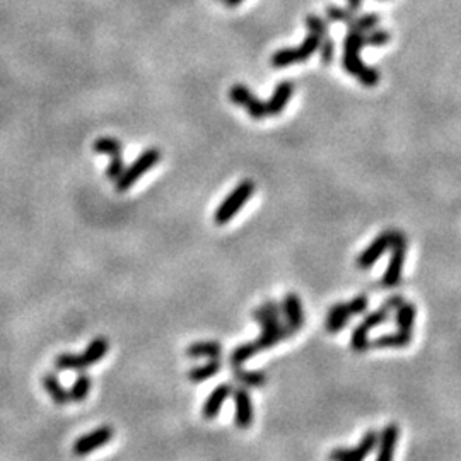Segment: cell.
<instances>
[{
  "label": "cell",
  "mask_w": 461,
  "mask_h": 461,
  "mask_svg": "<svg viewBox=\"0 0 461 461\" xmlns=\"http://www.w3.org/2000/svg\"><path fill=\"white\" fill-rule=\"evenodd\" d=\"M251 316L262 327V335L253 342L258 352L267 350V348L274 347L275 343L282 342V340L289 339L292 335L289 325H284L281 321V306L274 303V301H269V303L260 306L258 309H255Z\"/></svg>",
  "instance_id": "1"
},
{
  "label": "cell",
  "mask_w": 461,
  "mask_h": 461,
  "mask_svg": "<svg viewBox=\"0 0 461 461\" xmlns=\"http://www.w3.org/2000/svg\"><path fill=\"white\" fill-rule=\"evenodd\" d=\"M402 301L404 299H402L400 296L390 297V299L386 301L381 308H378L376 311L371 313V315H367L362 321H360L357 327L354 328V332H352V339H350V346L355 352H364L369 348V339H367L369 332L373 330V328L379 327V325L385 323V321L390 318V313L393 311V309L397 308Z\"/></svg>",
  "instance_id": "2"
},
{
  "label": "cell",
  "mask_w": 461,
  "mask_h": 461,
  "mask_svg": "<svg viewBox=\"0 0 461 461\" xmlns=\"http://www.w3.org/2000/svg\"><path fill=\"white\" fill-rule=\"evenodd\" d=\"M159 162H161V150L159 149L150 147V149L141 153L129 168L123 169V173L120 174L118 180L115 181V190L120 193L130 190L146 173H149Z\"/></svg>",
  "instance_id": "3"
},
{
  "label": "cell",
  "mask_w": 461,
  "mask_h": 461,
  "mask_svg": "<svg viewBox=\"0 0 461 461\" xmlns=\"http://www.w3.org/2000/svg\"><path fill=\"white\" fill-rule=\"evenodd\" d=\"M253 193H255L253 181H250V180L241 181V183H239L238 187L232 190L229 195L222 200V204L217 207V211L214 214L215 224L224 226V224L229 222L232 217L238 214L243 207H245V204L250 200V197L253 195Z\"/></svg>",
  "instance_id": "4"
},
{
  "label": "cell",
  "mask_w": 461,
  "mask_h": 461,
  "mask_svg": "<svg viewBox=\"0 0 461 461\" xmlns=\"http://www.w3.org/2000/svg\"><path fill=\"white\" fill-rule=\"evenodd\" d=\"M391 257L386 267V272L381 278L383 288H395L400 284L402 274H404V265L406 258V238L400 231H395L393 241H391Z\"/></svg>",
  "instance_id": "5"
},
{
  "label": "cell",
  "mask_w": 461,
  "mask_h": 461,
  "mask_svg": "<svg viewBox=\"0 0 461 461\" xmlns=\"http://www.w3.org/2000/svg\"><path fill=\"white\" fill-rule=\"evenodd\" d=\"M367 304H369L367 303V297L362 296V294L354 297L350 303L333 304L327 316V332L336 333L342 330L352 316L362 315V313L366 311Z\"/></svg>",
  "instance_id": "6"
},
{
  "label": "cell",
  "mask_w": 461,
  "mask_h": 461,
  "mask_svg": "<svg viewBox=\"0 0 461 461\" xmlns=\"http://www.w3.org/2000/svg\"><path fill=\"white\" fill-rule=\"evenodd\" d=\"M379 436L376 431H367L355 448H335L330 453V461H364L378 446Z\"/></svg>",
  "instance_id": "7"
},
{
  "label": "cell",
  "mask_w": 461,
  "mask_h": 461,
  "mask_svg": "<svg viewBox=\"0 0 461 461\" xmlns=\"http://www.w3.org/2000/svg\"><path fill=\"white\" fill-rule=\"evenodd\" d=\"M111 439H113V429H111L110 425H103V427H98L92 432H87L84 434V436H80L79 439L73 443L72 451L73 455L83 458V456H87L91 455V453H94L96 449L106 446Z\"/></svg>",
  "instance_id": "8"
},
{
  "label": "cell",
  "mask_w": 461,
  "mask_h": 461,
  "mask_svg": "<svg viewBox=\"0 0 461 461\" xmlns=\"http://www.w3.org/2000/svg\"><path fill=\"white\" fill-rule=\"evenodd\" d=\"M393 236H395V231H385V232H381L378 238H374L373 241H371V245L359 255L357 260H355V265H357V269H360V270L371 269V267H373L374 263L383 257V253H385L386 250H390L391 241H393Z\"/></svg>",
  "instance_id": "9"
},
{
  "label": "cell",
  "mask_w": 461,
  "mask_h": 461,
  "mask_svg": "<svg viewBox=\"0 0 461 461\" xmlns=\"http://www.w3.org/2000/svg\"><path fill=\"white\" fill-rule=\"evenodd\" d=\"M342 65L348 73L357 77L364 86L373 87L376 84H379V79H381L379 71L378 69L367 67V65L359 58V53H343Z\"/></svg>",
  "instance_id": "10"
},
{
  "label": "cell",
  "mask_w": 461,
  "mask_h": 461,
  "mask_svg": "<svg viewBox=\"0 0 461 461\" xmlns=\"http://www.w3.org/2000/svg\"><path fill=\"white\" fill-rule=\"evenodd\" d=\"M234 424L239 429H248L253 424V402L246 390H234Z\"/></svg>",
  "instance_id": "11"
},
{
  "label": "cell",
  "mask_w": 461,
  "mask_h": 461,
  "mask_svg": "<svg viewBox=\"0 0 461 461\" xmlns=\"http://www.w3.org/2000/svg\"><path fill=\"white\" fill-rule=\"evenodd\" d=\"M232 393V386L231 385H219L215 390H212V393L208 395L207 400L202 406V416L207 418V420H212V418L217 417V413L220 412L222 409V404L231 397Z\"/></svg>",
  "instance_id": "12"
},
{
  "label": "cell",
  "mask_w": 461,
  "mask_h": 461,
  "mask_svg": "<svg viewBox=\"0 0 461 461\" xmlns=\"http://www.w3.org/2000/svg\"><path fill=\"white\" fill-rule=\"evenodd\" d=\"M292 91L294 86L292 83H289V80H282V83H278L277 86H275L272 96H270L269 101L265 103L267 111H269L270 116H275L284 111L285 104L289 103L290 96H292Z\"/></svg>",
  "instance_id": "13"
},
{
  "label": "cell",
  "mask_w": 461,
  "mask_h": 461,
  "mask_svg": "<svg viewBox=\"0 0 461 461\" xmlns=\"http://www.w3.org/2000/svg\"><path fill=\"white\" fill-rule=\"evenodd\" d=\"M282 309H284L285 316H288L289 328L292 332H297L304 323V313H303V304H301L299 296L296 292H289L284 297V303H282Z\"/></svg>",
  "instance_id": "14"
},
{
  "label": "cell",
  "mask_w": 461,
  "mask_h": 461,
  "mask_svg": "<svg viewBox=\"0 0 461 461\" xmlns=\"http://www.w3.org/2000/svg\"><path fill=\"white\" fill-rule=\"evenodd\" d=\"M398 441V427L395 424H388L383 429L378 443V458L376 461H393L395 448Z\"/></svg>",
  "instance_id": "15"
},
{
  "label": "cell",
  "mask_w": 461,
  "mask_h": 461,
  "mask_svg": "<svg viewBox=\"0 0 461 461\" xmlns=\"http://www.w3.org/2000/svg\"><path fill=\"white\" fill-rule=\"evenodd\" d=\"M410 342H412V332L398 330L395 333H385V335H379L378 339H374L373 342H369V347H373V348H400V347H406Z\"/></svg>",
  "instance_id": "16"
},
{
  "label": "cell",
  "mask_w": 461,
  "mask_h": 461,
  "mask_svg": "<svg viewBox=\"0 0 461 461\" xmlns=\"http://www.w3.org/2000/svg\"><path fill=\"white\" fill-rule=\"evenodd\" d=\"M108 348H110L108 340L104 339V336H96V339L86 347L84 354L80 355V357H83L84 366L89 367V366H94V364H98L99 360H101L104 355L108 354Z\"/></svg>",
  "instance_id": "17"
},
{
  "label": "cell",
  "mask_w": 461,
  "mask_h": 461,
  "mask_svg": "<svg viewBox=\"0 0 461 461\" xmlns=\"http://www.w3.org/2000/svg\"><path fill=\"white\" fill-rule=\"evenodd\" d=\"M43 386H45V390L48 391L50 397H52V400L55 402V405L64 406L71 402V398H69V390L64 388V385L60 383V379H58L53 373H48L43 376Z\"/></svg>",
  "instance_id": "18"
},
{
  "label": "cell",
  "mask_w": 461,
  "mask_h": 461,
  "mask_svg": "<svg viewBox=\"0 0 461 461\" xmlns=\"http://www.w3.org/2000/svg\"><path fill=\"white\" fill-rule=\"evenodd\" d=\"M222 347L220 343L211 342V340H205V342H195L187 348L188 357L199 359V357H208V359H219Z\"/></svg>",
  "instance_id": "19"
},
{
  "label": "cell",
  "mask_w": 461,
  "mask_h": 461,
  "mask_svg": "<svg viewBox=\"0 0 461 461\" xmlns=\"http://www.w3.org/2000/svg\"><path fill=\"white\" fill-rule=\"evenodd\" d=\"M395 309H397V327H398V330L412 332L413 321H416V315H417L416 306L406 303V301H402V303L398 304Z\"/></svg>",
  "instance_id": "20"
},
{
  "label": "cell",
  "mask_w": 461,
  "mask_h": 461,
  "mask_svg": "<svg viewBox=\"0 0 461 461\" xmlns=\"http://www.w3.org/2000/svg\"><path fill=\"white\" fill-rule=\"evenodd\" d=\"M220 371V362L219 359H211V362L204 364V366L193 367L188 373V379L192 383H204L207 379L214 378V376Z\"/></svg>",
  "instance_id": "21"
},
{
  "label": "cell",
  "mask_w": 461,
  "mask_h": 461,
  "mask_svg": "<svg viewBox=\"0 0 461 461\" xmlns=\"http://www.w3.org/2000/svg\"><path fill=\"white\" fill-rule=\"evenodd\" d=\"M91 386H92V379L89 378L87 374L80 373L76 378V381L72 383L71 390H69V398H71L72 402H76V404L84 402L87 398L89 391H91Z\"/></svg>",
  "instance_id": "22"
},
{
  "label": "cell",
  "mask_w": 461,
  "mask_h": 461,
  "mask_svg": "<svg viewBox=\"0 0 461 461\" xmlns=\"http://www.w3.org/2000/svg\"><path fill=\"white\" fill-rule=\"evenodd\" d=\"M232 374H234V379H238L239 383H243L245 386H251V388H258V386H263L267 383V376L262 373V371H245L241 369V366L232 367Z\"/></svg>",
  "instance_id": "23"
},
{
  "label": "cell",
  "mask_w": 461,
  "mask_h": 461,
  "mask_svg": "<svg viewBox=\"0 0 461 461\" xmlns=\"http://www.w3.org/2000/svg\"><path fill=\"white\" fill-rule=\"evenodd\" d=\"M299 52L297 48H284L278 50L272 55V65L275 69H284L292 64H299Z\"/></svg>",
  "instance_id": "24"
},
{
  "label": "cell",
  "mask_w": 461,
  "mask_h": 461,
  "mask_svg": "<svg viewBox=\"0 0 461 461\" xmlns=\"http://www.w3.org/2000/svg\"><path fill=\"white\" fill-rule=\"evenodd\" d=\"M55 367L57 371H83L86 369L84 366L83 357L77 354H60L55 359Z\"/></svg>",
  "instance_id": "25"
},
{
  "label": "cell",
  "mask_w": 461,
  "mask_h": 461,
  "mask_svg": "<svg viewBox=\"0 0 461 461\" xmlns=\"http://www.w3.org/2000/svg\"><path fill=\"white\" fill-rule=\"evenodd\" d=\"M92 149H94L96 154H106V156L111 157V156H115V154H122L123 146L118 139L101 137L94 142Z\"/></svg>",
  "instance_id": "26"
},
{
  "label": "cell",
  "mask_w": 461,
  "mask_h": 461,
  "mask_svg": "<svg viewBox=\"0 0 461 461\" xmlns=\"http://www.w3.org/2000/svg\"><path fill=\"white\" fill-rule=\"evenodd\" d=\"M379 21H381V17H379L378 14H364V15H360V17L352 19V21L348 22V29L366 33V31L378 28Z\"/></svg>",
  "instance_id": "27"
},
{
  "label": "cell",
  "mask_w": 461,
  "mask_h": 461,
  "mask_svg": "<svg viewBox=\"0 0 461 461\" xmlns=\"http://www.w3.org/2000/svg\"><path fill=\"white\" fill-rule=\"evenodd\" d=\"M255 354H258V350H257V347H255L253 342L238 346L234 348V350H232V354H231V366L232 367L241 366L243 362H246L248 359L253 357Z\"/></svg>",
  "instance_id": "28"
},
{
  "label": "cell",
  "mask_w": 461,
  "mask_h": 461,
  "mask_svg": "<svg viewBox=\"0 0 461 461\" xmlns=\"http://www.w3.org/2000/svg\"><path fill=\"white\" fill-rule=\"evenodd\" d=\"M366 46L364 43V33L348 29L346 40H343V53H359Z\"/></svg>",
  "instance_id": "29"
},
{
  "label": "cell",
  "mask_w": 461,
  "mask_h": 461,
  "mask_svg": "<svg viewBox=\"0 0 461 461\" xmlns=\"http://www.w3.org/2000/svg\"><path fill=\"white\" fill-rule=\"evenodd\" d=\"M304 24H306V28L309 29V33L315 34V36L320 38V40L321 38L328 36V24L323 21V19L318 17V15H315V14L306 15Z\"/></svg>",
  "instance_id": "30"
},
{
  "label": "cell",
  "mask_w": 461,
  "mask_h": 461,
  "mask_svg": "<svg viewBox=\"0 0 461 461\" xmlns=\"http://www.w3.org/2000/svg\"><path fill=\"white\" fill-rule=\"evenodd\" d=\"M318 46H320V38L315 34H308L304 38V41L301 46H297V52H299V60L306 62L308 58H311L318 52Z\"/></svg>",
  "instance_id": "31"
},
{
  "label": "cell",
  "mask_w": 461,
  "mask_h": 461,
  "mask_svg": "<svg viewBox=\"0 0 461 461\" xmlns=\"http://www.w3.org/2000/svg\"><path fill=\"white\" fill-rule=\"evenodd\" d=\"M391 40V34L385 29H371L364 33V43L366 46H383Z\"/></svg>",
  "instance_id": "32"
},
{
  "label": "cell",
  "mask_w": 461,
  "mask_h": 461,
  "mask_svg": "<svg viewBox=\"0 0 461 461\" xmlns=\"http://www.w3.org/2000/svg\"><path fill=\"white\" fill-rule=\"evenodd\" d=\"M354 10H350L348 7H336V6H328L327 7V15L328 19L333 22H348L355 17Z\"/></svg>",
  "instance_id": "33"
},
{
  "label": "cell",
  "mask_w": 461,
  "mask_h": 461,
  "mask_svg": "<svg viewBox=\"0 0 461 461\" xmlns=\"http://www.w3.org/2000/svg\"><path fill=\"white\" fill-rule=\"evenodd\" d=\"M251 96L253 94H251V91L245 86V84H234V86L229 89V99L234 104H238V106L245 108V104L248 103V99H250Z\"/></svg>",
  "instance_id": "34"
},
{
  "label": "cell",
  "mask_w": 461,
  "mask_h": 461,
  "mask_svg": "<svg viewBox=\"0 0 461 461\" xmlns=\"http://www.w3.org/2000/svg\"><path fill=\"white\" fill-rule=\"evenodd\" d=\"M318 52H320V60L325 65H330L335 58V43H333L332 38L325 36L320 40V46H318Z\"/></svg>",
  "instance_id": "35"
},
{
  "label": "cell",
  "mask_w": 461,
  "mask_h": 461,
  "mask_svg": "<svg viewBox=\"0 0 461 461\" xmlns=\"http://www.w3.org/2000/svg\"><path fill=\"white\" fill-rule=\"evenodd\" d=\"M245 108H246L248 115H250L251 118H255V120H262V118H265L267 115H269V111H267V104L263 101H260V99L255 94L251 96L250 99H248Z\"/></svg>",
  "instance_id": "36"
},
{
  "label": "cell",
  "mask_w": 461,
  "mask_h": 461,
  "mask_svg": "<svg viewBox=\"0 0 461 461\" xmlns=\"http://www.w3.org/2000/svg\"><path fill=\"white\" fill-rule=\"evenodd\" d=\"M125 169V162H123L122 154H115L110 157V164L106 168V178L111 181H116L120 178V174Z\"/></svg>",
  "instance_id": "37"
},
{
  "label": "cell",
  "mask_w": 461,
  "mask_h": 461,
  "mask_svg": "<svg viewBox=\"0 0 461 461\" xmlns=\"http://www.w3.org/2000/svg\"><path fill=\"white\" fill-rule=\"evenodd\" d=\"M347 3H348V9L350 10H359L360 9V3H362V0H347Z\"/></svg>",
  "instance_id": "38"
},
{
  "label": "cell",
  "mask_w": 461,
  "mask_h": 461,
  "mask_svg": "<svg viewBox=\"0 0 461 461\" xmlns=\"http://www.w3.org/2000/svg\"><path fill=\"white\" fill-rule=\"evenodd\" d=\"M222 2H224V6L229 7V9H234V7H238L239 3H243L245 0H222Z\"/></svg>",
  "instance_id": "39"
}]
</instances>
